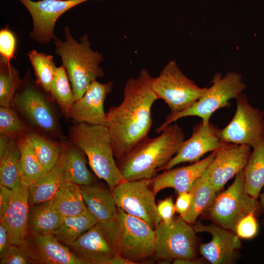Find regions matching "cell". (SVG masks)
<instances>
[{
    "instance_id": "cell-36",
    "label": "cell",
    "mask_w": 264,
    "mask_h": 264,
    "mask_svg": "<svg viewBox=\"0 0 264 264\" xmlns=\"http://www.w3.org/2000/svg\"><path fill=\"white\" fill-rule=\"evenodd\" d=\"M31 132L12 107H0V134L11 137L23 136Z\"/></svg>"
},
{
    "instance_id": "cell-1",
    "label": "cell",
    "mask_w": 264,
    "mask_h": 264,
    "mask_svg": "<svg viewBox=\"0 0 264 264\" xmlns=\"http://www.w3.org/2000/svg\"><path fill=\"white\" fill-rule=\"evenodd\" d=\"M153 78L148 69L142 68L137 77L126 81L120 104L106 112V125L117 162L148 137L153 124L152 108L158 99L152 87Z\"/></svg>"
},
{
    "instance_id": "cell-23",
    "label": "cell",
    "mask_w": 264,
    "mask_h": 264,
    "mask_svg": "<svg viewBox=\"0 0 264 264\" xmlns=\"http://www.w3.org/2000/svg\"><path fill=\"white\" fill-rule=\"evenodd\" d=\"M67 181L61 154L57 165L28 187L29 207L50 200Z\"/></svg>"
},
{
    "instance_id": "cell-43",
    "label": "cell",
    "mask_w": 264,
    "mask_h": 264,
    "mask_svg": "<svg viewBox=\"0 0 264 264\" xmlns=\"http://www.w3.org/2000/svg\"><path fill=\"white\" fill-rule=\"evenodd\" d=\"M15 137L0 134V162L9 153Z\"/></svg>"
},
{
    "instance_id": "cell-35",
    "label": "cell",
    "mask_w": 264,
    "mask_h": 264,
    "mask_svg": "<svg viewBox=\"0 0 264 264\" xmlns=\"http://www.w3.org/2000/svg\"><path fill=\"white\" fill-rule=\"evenodd\" d=\"M50 94L66 115L75 100L66 71L62 65L56 68Z\"/></svg>"
},
{
    "instance_id": "cell-16",
    "label": "cell",
    "mask_w": 264,
    "mask_h": 264,
    "mask_svg": "<svg viewBox=\"0 0 264 264\" xmlns=\"http://www.w3.org/2000/svg\"><path fill=\"white\" fill-rule=\"evenodd\" d=\"M220 131L210 122L204 124L201 121L194 127L190 137L184 140L176 155L160 170L173 168L181 163L196 162L206 153L220 149L225 142Z\"/></svg>"
},
{
    "instance_id": "cell-46",
    "label": "cell",
    "mask_w": 264,
    "mask_h": 264,
    "mask_svg": "<svg viewBox=\"0 0 264 264\" xmlns=\"http://www.w3.org/2000/svg\"><path fill=\"white\" fill-rule=\"evenodd\" d=\"M173 263L176 264H202L203 263L202 261L196 259H180L174 260Z\"/></svg>"
},
{
    "instance_id": "cell-39",
    "label": "cell",
    "mask_w": 264,
    "mask_h": 264,
    "mask_svg": "<svg viewBox=\"0 0 264 264\" xmlns=\"http://www.w3.org/2000/svg\"><path fill=\"white\" fill-rule=\"evenodd\" d=\"M255 216L254 213H251L238 222L235 233L239 238L250 239L256 235L258 226Z\"/></svg>"
},
{
    "instance_id": "cell-13",
    "label": "cell",
    "mask_w": 264,
    "mask_h": 264,
    "mask_svg": "<svg viewBox=\"0 0 264 264\" xmlns=\"http://www.w3.org/2000/svg\"><path fill=\"white\" fill-rule=\"evenodd\" d=\"M115 221L97 222L68 247L85 264H107L117 254Z\"/></svg>"
},
{
    "instance_id": "cell-24",
    "label": "cell",
    "mask_w": 264,
    "mask_h": 264,
    "mask_svg": "<svg viewBox=\"0 0 264 264\" xmlns=\"http://www.w3.org/2000/svg\"><path fill=\"white\" fill-rule=\"evenodd\" d=\"M70 143L63 144L61 153L67 180L79 186L94 184V177L87 167L85 154Z\"/></svg>"
},
{
    "instance_id": "cell-3",
    "label": "cell",
    "mask_w": 264,
    "mask_h": 264,
    "mask_svg": "<svg viewBox=\"0 0 264 264\" xmlns=\"http://www.w3.org/2000/svg\"><path fill=\"white\" fill-rule=\"evenodd\" d=\"M64 40L55 35L54 52L61 59L74 96L75 101L81 98L91 83L105 76L100 66L103 61V54L90 47L88 35L85 34L76 40L70 28H64Z\"/></svg>"
},
{
    "instance_id": "cell-22",
    "label": "cell",
    "mask_w": 264,
    "mask_h": 264,
    "mask_svg": "<svg viewBox=\"0 0 264 264\" xmlns=\"http://www.w3.org/2000/svg\"><path fill=\"white\" fill-rule=\"evenodd\" d=\"M80 188L88 209L98 222L108 223L115 221L117 206L111 191L95 184Z\"/></svg>"
},
{
    "instance_id": "cell-32",
    "label": "cell",
    "mask_w": 264,
    "mask_h": 264,
    "mask_svg": "<svg viewBox=\"0 0 264 264\" xmlns=\"http://www.w3.org/2000/svg\"><path fill=\"white\" fill-rule=\"evenodd\" d=\"M19 143L21 183L29 187L43 174L44 171L36 153L24 136L20 137Z\"/></svg>"
},
{
    "instance_id": "cell-28",
    "label": "cell",
    "mask_w": 264,
    "mask_h": 264,
    "mask_svg": "<svg viewBox=\"0 0 264 264\" xmlns=\"http://www.w3.org/2000/svg\"><path fill=\"white\" fill-rule=\"evenodd\" d=\"M23 136L36 153L44 173L57 165L62 151L63 144L33 132H30Z\"/></svg>"
},
{
    "instance_id": "cell-33",
    "label": "cell",
    "mask_w": 264,
    "mask_h": 264,
    "mask_svg": "<svg viewBox=\"0 0 264 264\" xmlns=\"http://www.w3.org/2000/svg\"><path fill=\"white\" fill-rule=\"evenodd\" d=\"M22 79L17 68L0 57V105L12 107Z\"/></svg>"
},
{
    "instance_id": "cell-34",
    "label": "cell",
    "mask_w": 264,
    "mask_h": 264,
    "mask_svg": "<svg viewBox=\"0 0 264 264\" xmlns=\"http://www.w3.org/2000/svg\"><path fill=\"white\" fill-rule=\"evenodd\" d=\"M27 56L36 76V81L50 93L57 68L53 56L33 49L28 52Z\"/></svg>"
},
{
    "instance_id": "cell-7",
    "label": "cell",
    "mask_w": 264,
    "mask_h": 264,
    "mask_svg": "<svg viewBox=\"0 0 264 264\" xmlns=\"http://www.w3.org/2000/svg\"><path fill=\"white\" fill-rule=\"evenodd\" d=\"M209 217L216 224L235 233L238 222L251 213H261L258 199L247 192L244 170L238 173L232 184L216 196L207 209Z\"/></svg>"
},
{
    "instance_id": "cell-40",
    "label": "cell",
    "mask_w": 264,
    "mask_h": 264,
    "mask_svg": "<svg viewBox=\"0 0 264 264\" xmlns=\"http://www.w3.org/2000/svg\"><path fill=\"white\" fill-rule=\"evenodd\" d=\"M156 209L162 221L167 226H170L174 221L176 212L172 197L160 200L156 205Z\"/></svg>"
},
{
    "instance_id": "cell-25",
    "label": "cell",
    "mask_w": 264,
    "mask_h": 264,
    "mask_svg": "<svg viewBox=\"0 0 264 264\" xmlns=\"http://www.w3.org/2000/svg\"><path fill=\"white\" fill-rule=\"evenodd\" d=\"M49 201L53 208L63 217L77 216L88 210L80 186L68 181Z\"/></svg>"
},
{
    "instance_id": "cell-19",
    "label": "cell",
    "mask_w": 264,
    "mask_h": 264,
    "mask_svg": "<svg viewBox=\"0 0 264 264\" xmlns=\"http://www.w3.org/2000/svg\"><path fill=\"white\" fill-rule=\"evenodd\" d=\"M23 244L32 263L85 264L52 234H30Z\"/></svg>"
},
{
    "instance_id": "cell-26",
    "label": "cell",
    "mask_w": 264,
    "mask_h": 264,
    "mask_svg": "<svg viewBox=\"0 0 264 264\" xmlns=\"http://www.w3.org/2000/svg\"><path fill=\"white\" fill-rule=\"evenodd\" d=\"M97 222L88 209L77 216L63 217L60 226L52 234L63 244L69 247Z\"/></svg>"
},
{
    "instance_id": "cell-37",
    "label": "cell",
    "mask_w": 264,
    "mask_h": 264,
    "mask_svg": "<svg viewBox=\"0 0 264 264\" xmlns=\"http://www.w3.org/2000/svg\"><path fill=\"white\" fill-rule=\"evenodd\" d=\"M17 46V37L7 25L0 29V57L8 63L15 58Z\"/></svg>"
},
{
    "instance_id": "cell-18",
    "label": "cell",
    "mask_w": 264,
    "mask_h": 264,
    "mask_svg": "<svg viewBox=\"0 0 264 264\" xmlns=\"http://www.w3.org/2000/svg\"><path fill=\"white\" fill-rule=\"evenodd\" d=\"M113 88L111 81H92L83 96L73 104L66 115L75 123L106 125L104 102Z\"/></svg>"
},
{
    "instance_id": "cell-8",
    "label": "cell",
    "mask_w": 264,
    "mask_h": 264,
    "mask_svg": "<svg viewBox=\"0 0 264 264\" xmlns=\"http://www.w3.org/2000/svg\"><path fill=\"white\" fill-rule=\"evenodd\" d=\"M117 254L135 264L154 256L155 233L143 220L126 213L117 207Z\"/></svg>"
},
{
    "instance_id": "cell-2",
    "label": "cell",
    "mask_w": 264,
    "mask_h": 264,
    "mask_svg": "<svg viewBox=\"0 0 264 264\" xmlns=\"http://www.w3.org/2000/svg\"><path fill=\"white\" fill-rule=\"evenodd\" d=\"M184 140L183 129L176 123L167 126L157 137H148L117 162L123 178H152L176 155Z\"/></svg>"
},
{
    "instance_id": "cell-4",
    "label": "cell",
    "mask_w": 264,
    "mask_h": 264,
    "mask_svg": "<svg viewBox=\"0 0 264 264\" xmlns=\"http://www.w3.org/2000/svg\"><path fill=\"white\" fill-rule=\"evenodd\" d=\"M69 138L87 156L96 176L104 180L111 190L125 180L115 160L106 125L75 123L69 130Z\"/></svg>"
},
{
    "instance_id": "cell-15",
    "label": "cell",
    "mask_w": 264,
    "mask_h": 264,
    "mask_svg": "<svg viewBox=\"0 0 264 264\" xmlns=\"http://www.w3.org/2000/svg\"><path fill=\"white\" fill-rule=\"evenodd\" d=\"M251 147L245 145L225 143L200 176L208 181L217 193L233 177L243 170Z\"/></svg>"
},
{
    "instance_id": "cell-11",
    "label": "cell",
    "mask_w": 264,
    "mask_h": 264,
    "mask_svg": "<svg viewBox=\"0 0 264 264\" xmlns=\"http://www.w3.org/2000/svg\"><path fill=\"white\" fill-rule=\"evenodd\" d=\"M196 233L193 227L180 217L174 219L170 226L161 221L154 229V257L168 262L180 259H196Z\"/></svg>"
},
{
    "instance_id": "cell-14",
    "label": "cell",
    "mask_w": 264,
    "mask_h": 264,
    "mask_svg": "<svg viewBox=\"0 0 264 264\" xmlns=\"http://www.w3.org/2000/svg\"><path fill=\"white\" fill-rule=\"evenodd\" d=\"M26 8L32 20L29 33L35 42L44 45L53 41L59 18L71 8L90 0H18Z\"/></svg>"
},
{
    "instance_id": "cell-38",
    "label": "cell",
    "mask_w": 264,
    "mask_h": 264,
    "mask_svg": "<svg viewBox=\"0 0 264 264\" xmlns=\"http://www.w3.org/2000/svg\"><path fill=\"white\" fill-rule=\"evenodd\" d=\"M0 264H31L23 245L10 244L8 249L0 255Z\"/></svg>"
},
{
    "instance_id": "cell-12",
    "label": "cell",
    "mask_w": 264,
    "mask_h": 264,
    "mask_svg": "<svg viewBox=\"0 0 264 264\" xmlns=\"http://www.w3.org/2000/svg\"><path fill=\"white\" fill-rule=\"evenodd\" d=\"M235 100V113L228 125L220 129V136L225 143L254 148L264 142V111L252 107L244 94Z\"/></svg>"
},
{
    "instance_id": "cell-30",
    "label": "cell",
    "mask_w": 264,
    "mask_h": 264,
    "mask_svg": "<svg viewBox=\"0 0 264 264\" xmlns=\"http://www.w3.org/2000/svg\"><path fill=\"white\" fill-rule=\"evenodd\" d=\"M189 192L191 195L190 208L186 214L180 218L190 224L195 223L198 217L210 207L217 192L208 181L200 177L194 182Z\"/></svg>"
},
{
    "instance_id": "cell-21",
    "label": "cell",
    "mask_w": 264,
    "mask_h": 264,
    "mask_svg": "<svg viewBox=\"0 0 264 264\" xmlns=\"http://www.w3.org/2000/svg\"><path fill=\"white\" fill-rule=\"evenodd\" d=\"M217 151L202 160L186 166L166 170L154 176L152 186L155 194L162 189L172 188L177 193L189 192L196 180L214 158Z\"/></svg>"
},
{
    "instance_id": "cell-45",
    "label": "cell",
    "mask_w": 264,
    "mask_h": 264,
    "mask_svg": "<svg viewBox=\"0 0 264 264\" xmlns=\"http://www.w3.org/2000/svg\"><path fill=\"white\" fill-rule=\"evenodd\" d=\"M107 264H134L132 261L117 254L110 259Z\"/></svg>"
},
{
    "instance_id": "cell-29",
    "label": "cell",
    "mask_w": 264,
    "mask_h": 264,
    "mask_svg": "<svg viewBox=\"0 0 264 264\" xmlns=\"http://www.w3.org/2000/svg\"><path fill=\"white\" fill-rule=\"evenodd\" d=\"M243 170L246 191L258 199L264 187V142L253 148Z\"/></svg>"
},
{
    "instance_id": "cell-17",
    "label": "cell",
    "mask_w": 264,
    "mask_h": 264,
    "mask_svg": "<svg viewBox=\"0 0 264 264\" xmlns=\"http://www.w3.org/2000/svg\"><path fill=\"white\" fill-rule=\"evenodd\" d=\"M193 228L197 232H207L212 236V240L199 245L200 254L212 264H231L234 259L236 250L241 245L240 238L235 233L216 223L204 225L195 223Z\"/></svg>"
},
{
    "instance_id": "cell-42",
    "label": "cell",
    "mask_w": 264,
    "mask_h": 264,
    "mask_svg": "<svg viewBox=\"0 0 264 264\" xmlns=\"http://www.w3.org/2000/svg\"><path fill=\"white\" fill-rule=\"evenodd\" d=\"M10 245V237L8 227L0 221V255H2Z\"/></svg>"
},
{
    "instance_id": "cell-5",
    "label": "cell",
    "mask_w": 264,
    "mask_h": 264,
    "mask_svg": "<svg viewBox=\"0 0 264 264\" xmlns=\"http://www.w3.org/2000/svg\"><path fill=\"white\" fill-rule=\"evenodd\" d=\"M51 94L32 78L28 68L15 94L12 107L31 132L46 137H61L57 113Z\"/></svg>"
},
{
    "instance_id": "cell-44",
    "label": "cell",
    "mask_w": 264,
    "mask_h": 264,
    "mask_svg": "<svg viewBox=\"0 0 264 264\" xmlns=\"http://www.w3.org/2000/svg\"><path fill=\"white\" fill-rule=\"evenodd\" d=\"M11 190L0 185V218H2L6 210Z\"/></svg>"
},
{
    "instance_id": "cell-48",
    "label": "cell",
    "mask_w": 264,
    "mask_h": 264,
    "mask_svg": "<svg viewBox=\"0 0 264 264\" xmlns=\"http://www.w3.org/2000/svg\"><path fill=\"white\" fill-rule=\"evenodd\" d=\"M263 224L264 225V220H263Z\"/></svg>"
},
{
    "instance_id": "cell-9",
    "label": "cell",
    "mask_w": 264,
    "mask_h": 264,
    "mask_svg": "<svg viewBox=\"0 0 264 264\" xmlns=\"http://www.w3.org/2000/svg\"><path fill=\"white\" fill-rule=\"evenodd\" d=\"M152 87L158 99L163 100L172 113L191 107L207 89L188 78L174 60L169 61L159 75L153 78Z\"/></svg>"
},
{
    "instance_id": "cell-27",
    "label": "cell",
    "mask_w": 264,
    "mask_h": 264,
    "mask_svg": "<svg viewBox=\"0 0 264 264\" xmlns=\"http://www.w3.org/2000/svg\"><path fill=\"white\" fill-rule=\"evenodd\" d=\"M63 219L52 207L49 201L29 207V233L34 234H52L58 228Z\"/></svg>"
},
{
    "instance_id": "cell-41",
    "label": "cell",
    "mask_w": 264,
    "mask_h": 264,
    "mask_svg": "<svg viewBox=\"0 0 264 264\" xmlns=\"http://www.w3.org/2000/svg\"><path fill=\"white\" fill-rule=\"evenodd\" d=\"M191 203V195L189 192L178 193V197L175 204L176 212L179 217L184 216L188 211Z\"/></svg>"
},
{
    "instance_id": "cell-6",
    "label": "cell",
    "mask_w": 264,
    "mask_h": 264,
    "mask_svg": "<svg viewBox=\"0 0 264 264\" xmlns=\"http://www.w3.org/2000/svg\"><path fill=\"white\" fill-rule=\"evenodd\" d=\"M212 85L200 98L188 109L177 113H170L164 122L154 131L160 133L167 126L178 119L187 116H198L204 124L210 122L212 114L218 110L227 107L229 101L236 99L246 88L242 75L236 72H229L222 76L220 72L214 74Z\"/></svg>"
},
{
    "instance_id": "cell-31",
    "label": "cell",
    "mask_w": 264,
    "mask_h": 264,
    "mask_svg": "<svg viewBox=\"0 0 264 264\" xmlns=\"http://www.w3.org/2000/svg\"><path fill=\"white\" fill-rule=\"evenodd\" d=\"M20 138H14L9 153L0 162V185L11 190L15 189L22 184L20 168Z\"/></svg>"
},
{
    "instance_id": "cell-10",
    "label": "cell",
    "mask_w": 264,
    "mask_h": 264,
    "mask_svg": "<svg viewBox=\"0 0 264 264\" xmlns=\"http://www.w3.org/2000/svg\"><path fill=\"white\" fill-rule=\"evenodd\" d=\"M117 207L155 229L162 221L158 214L151 179L124 180L112 190Z\"/></svg>"
},
{
    "instance_id": "cell-47",
    "label": "cell",
    "mask_w": 264,
    "mask_h": 264,
    "mask_svg": "<svg viewBox=\"0 0 264 264\" xmlns=\"http://www.w3.org/2000/svg\"><path fill=\"white\" fill-rule=\"evenodd\" d=\"M259 197L260 210L262 213H264V190L262 193L260 194Z\"/></svg>"
},
{
    "instance_id": "cell-20",
    "label": "cell",
    "mask_w": 264,
    "mask_h": 264,
    "mask_svg": "<svg viewBox=\"0 0 264 264\" xmlns=\"http://www.w3.org/2000/svg\"><path fill=\"white\" fill-rule=\"evenodd\" d=\"M28 187L22 184L11 190L8 204L0 221L8 228L10 244L23 245L29 234Z\"/></svg>"
}]
</instances>
